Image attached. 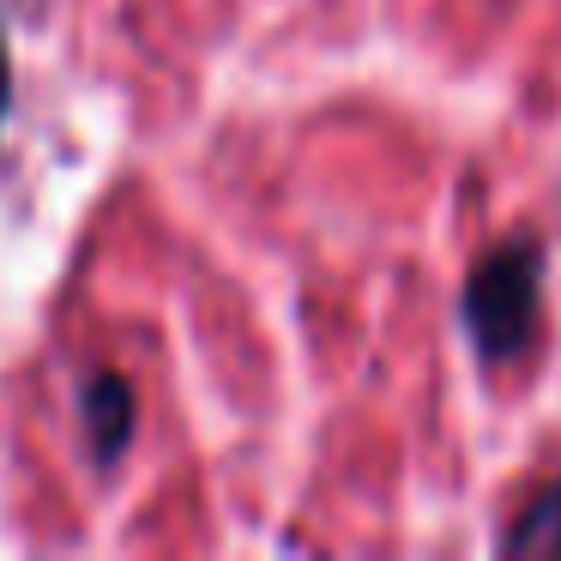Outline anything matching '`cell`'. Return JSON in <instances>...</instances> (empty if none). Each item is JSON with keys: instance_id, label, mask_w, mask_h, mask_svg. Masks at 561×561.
<instances>
[{"instance_id": "7a4b0ae2", "label": "cell", "mask_w": 561, "mask_h": 561, "mask_svg": "<svg viewBox=\"0 0 561 561\" xmlns=\"http://www.w3.org/2000/svg\"><path fill=\"white\" fill-rule=\"evenodd\" d=\"M79 428H85V447L98 477H115L139 435V399H134V380L122 368H98V375L79 380Z\"/></svg>"}, {"instance_id": "6da1fadb", "label": "cell", "mask_w": 561, "mask_h": 561, "mask_svg": "<svg viewBox=\"0 0 561 561\" xmlns=\"http://www.w3.org/2000/svg\"><path fill=\"white\" fill-rule=\"evenodd\" d=\"M543 320V242L501 236L471 260L459 284V332L483 368H507L531 351Z\"/></svg>"}, {"instance_id": "277c9868", "label": "cell", "mask_w": 561, "mask_h": 561, "mask_svg": "<svg viewBox=\"0 0 561 561\" xmlns=\"http://www.w3.org/2000/svg\"><path fill=\"white\" fill-rule=\"evenodd\" d=\"M7 115H13V55H7V31H0V134H7Z\"/></svg>"}, {"instance_id": "3957f363", "label": "cell", "mask_w": 561, "mask_h": 561, "mask_svg": "<svg viewBox=\"0 0 561 561\" xmlns=\"http://www.w3.org/2000/svg\"><path fill=\"white\" fill-rule=\"evenodd\" d=\"M495 556H561V471L495 531Z\"/></svg>"}]
</instances>
